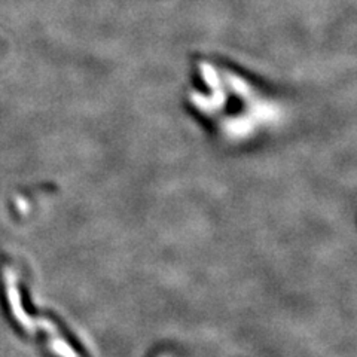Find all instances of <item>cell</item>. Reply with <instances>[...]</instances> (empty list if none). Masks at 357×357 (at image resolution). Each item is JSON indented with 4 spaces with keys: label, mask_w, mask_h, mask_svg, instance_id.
<instances>
[{
    "label": "cell",
    "mask_w": 357,
    "mask_h": 357,
    "mask_svg": "<svg viewBox=\"0 0 357 357\" xmlns=\"http://www.w3.org/2000/svg\"><path fill=\"white\" fill-rule=\"evenodd\" d=\"M186 98L206 128L228 142L259 136L280 114L271 89L237 67L207 57L194 61Z\"/></svg>",
    "instance_id": "cell-1"
}]
</instances>
